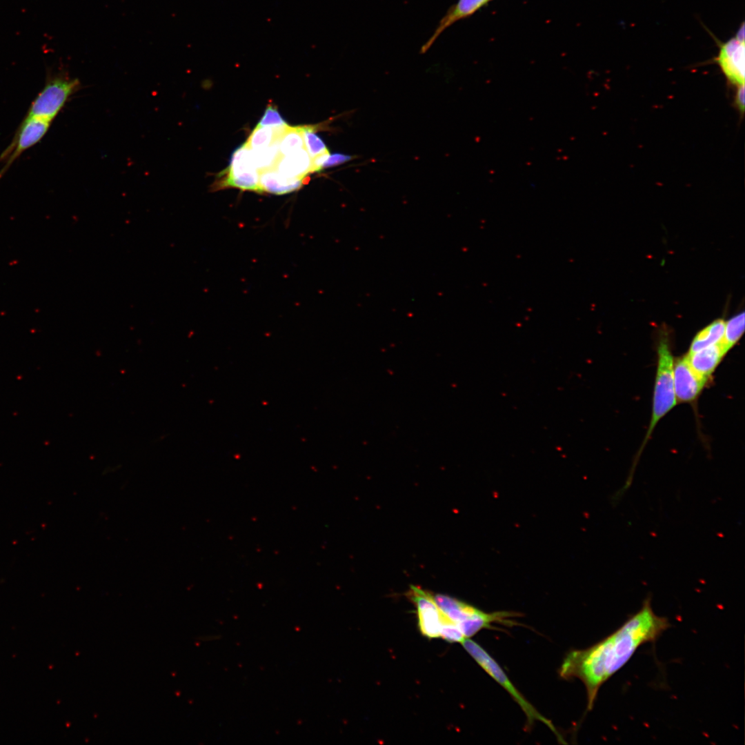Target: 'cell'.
Masks as SVG:
<instances>
[{
	"mask_svg": "<svg viewBox=\"0 0 745 745\" xmlns=\"http://www.w3.org/2000/svg\"><path fill=\"white\" fill-rule=\"evenodd\" d=\"M726 355L717 344L686 356L692 368L701 376L708 378Z\"/></svg>",
	"mask_w": 745,
	"mask_h": 745,
	"instance_id": "obj_14",
	"label": "cell"
},
{
	"mask_svg": "<svg viewBox=\"0 0 745 745\" xmlns=\"http://www.w3.org/2000/svg\"><path fill=\"white\" fill-rule=\"evenodd\" d=\"M256 167L251 149L246 142L237 148L231 156L225 177L212 187L213 190L235 188L261 194L259 171Z\"/></svg>",
	"mask_w": 745,
	"mask_h": 745,
	"instance_id": "obj_6",
	"label": "cell"
},
{
	"mask_svg": "<svg viewBox=\"0 0 745 745\" xmlns=\"http://www.w3.org/2000/svg\"><path fill=\"white\" fill-rule=\"evenodd\" d=\"M440 637L448 642H460L466 639L457 625L445 615L440 629Z\"/></svg>",
	"mask_w": 745,
	"mask_h": 745,
	"instance_id": "obj_21",
	"label": "cell"
},
{
	"mask_svg": "<svg viewBox=\"0 0 745 745\" xmlns=\"http://www.w3.org/2000/svg\"><path fill=\"white\" fill-rule=\"evenodd\" d=\"M736 95H735V105L738 108L739 110L744 112V85L737 86Z\"/></svg>",
	"mask_w": 745,
	"mask_h": 745,
	"instance_id": "obj_24",
	"label": "cell"
},
{
	"mask_svg": "<svg viewBox=\"0 0 745 745\" xmlns=\"http://www.w3.org/2000/svg\"><path fill=\"white\" fill-rule=\"evenodd\" d=\"M353 158V156L342 153L330 154L323 164V169L343 164L352 160Z\"/></svg>",
	"mask_w": 745,
	"mask_h": 745,
	"instance_id": "obj_23",
	"label": "cell"
},
{
	"mask_svg": "<svg viewBox=\"0 0 745 745\" xmlns=\"http://www.w3.org/2000/svg\"><path fill=\"white\" fill-rule=\"evenodd\" d=\"M251 150L255 164L259 172L275 168L281 156L279 151L278 141L267 147Z\"/></svg>",
	"mask_w": 745,
	"mask_h": 745,
	"instance_id": "obj_19",
	"label": "cell"
},
{
	"mask_svg": "<svg viewBox=\"0 0 745 745\" xmlns=\"http://www.w3.org/2000/svg\"><path fill=\"white\" fill-rule=\"evenodd\" d=\"M408 596L416 606L421 633L429 639L439 637L444 614L435 602L432 594L411 586Z\"/></svg>",
	"mask_w": 745,
	"mask_h": 745,
	"instance_id": "obj_8",
	"label": "cell"
},
{
	"mask_svg": "<svg viewBox=\"0 0 745 745\" xmlns=\"http://www.w3.org/2000/svg\"><path fill=\"white\" fill-rule=\"evenodd\" d=\"M278 147L281 156L306 149L303 126L292 127L288 125L278 141Z\"/></svg>",
	"mask_w": 745,
	"mask_h": 745,
	"instance_id": "obj_17",
	"label": "cell"
},
{
	"mask_svg": "<svg viewBox=\"0 0 745 745\" xmlns=\"http://www.w3.org/2000/svg\"><path fill=\"white\" fill-rule=\"evenodd\" d=\"M433 598L442 613L454 622L466 638H469L479 630L493 628L495 623L506 626L517 625L513 619L518 613L510 612L486 613L467 603L442 594L432 595Z\"/></svg>",
	"mask_w": 745,
	"mask_h": 745,
	"instance_id": "obj_2",
	"label": "cell"
},
{
	"mask_svg": "<svg viewBox=\"0 0 745 745\" xmlns=\"http://www.w3.org/2000/svg\"><path fill=\"white\" fill-rule=\"evenodd\" d=\"M305 179H288L281 175L275 168L266 169L259 172L261 194L285 195L299 190L304 183Z\"/></svg>",
	"mask_w": 745,
	"mask_h": 745,
	"instance_id": "obj_12",
	"label": "cell"
},
{
	"mask_svg": "<svg viewBox=\"0 0 745 745\" xmlns=\"http://www.w3.org/2000/svg\"><path fill=\"white\" fill-rule=\"evenodd\" d=\"M490 0H458L439 21L430 37L423 45L421 51L426 52L441 34L456 21L465 19L486 5Z\"/></svg>",
	"mask_w": 745,
	"mask_h": 745,
	"instance_id": "obj_11",
	"label": "cell"
},
{
	"mask_svg": "<svg viewBox=\"0 0 745 745\" xmlns=\"http://www.w3.org/2000/svg\"><path fill=\"white\" fill-rule=\"evenodd\" d=\"M708 378L699 375L689 364L686 356L673 364L674 389L679 402L694 401L700 394Z\"/></svg>",
	"mask_w": 745,
	"mask_h": 745,
	"instance_id": "obj_9",
	"label": "cell"
},
{
	"mask_svg": "<svg viewBox=\"0 0 745 745\" xmlns=\"http://www.w3.org/2000/svg\"><path fill=\"white\" fill-rule=\"evenodd\" d=\"M287 126L288 124L275 128L257 126L246 143L251 150L267 147L279 141Z\"/></svg>",
	"mask_w": 745,
	"mask_h": 745,
	"instance_id": "obj_16",
	"label": "cell"
},
{
	"mask_svg": "<svg viewBox=\"0 0 745 745\" xmlns=\"http://www.w3.org/2000/svg\"><path fill=\"white\" fill-rule=\"evenodd\" d=\"M744 331V312H742L725 322L724 333L719 342L724 351L727 352L739 341Z\"/></svg>",
	"mask_w": 745,
	"mask_h": 745,
	"instance_id": "obj_18",
	"label": "cell"
},
{
	"mask_svg": "<svg viewBox=\"0 0 745 745\" xmlns=\"http://www.w3.org/2000/svg\"><path fill=\"white\" fill-rule=\"evenodd\" d=\"M461 644L476 662L491 677L509 693L525 713L529 726L532 725L535 721H540L554 733L559 742L562 743L564 742L563 738L559 734L557 728L554 726L551 721L539 713V711H537L524 697L510 682L496 661L480 645L469 638L464 639L461 642Z\"/></svg>",
	"mask_w": 745,
	"mask_h": 745,
	"instance_id": "obj_5",
	"label": "cell"
},
{
	"mask_svg": "<svg viewBox=\"0 0 745 745\" xmlns=\"http://www.w3.org/2000/svg\"><path fill=\"white\" fill-rule=\"evenodd\" d=\"M315 128L314 126H303L305 148L311 159L329 152L324 141L315 132Z\"/></svg>",
	"mask_w": 745,
	"mask_h": 745,
	"instance_id": "obj_20",
	"label": "cell"
},
{
	"mask_svg": "<svg viewBox=\"0 0 745 745\" xmlns=\"http://www.w3.org/2000/svg\"><path fill=\"white\" fill-rule=\"evenodd\" d=\"M275 168L288 179H304L313 172L312 159L306 149L286 156H281Z\"/></svg>",
	"mask_w": 745,
	"mask_h": 745,
	"instance_id": "obj_13",
	"label": "cell"
},
{
	"mask_svg": "<svg viewBox=\"0 0 745 745\" xmlns=\"http://www.w3.org/2000/svg\"><path fill=\"white\" fill-rule=\"evenodd\" d=\"M51 122L37 118L25 117L9 146L0 155V179L12 164L26 150L34 146L47 133Z\"/></svg>",
	"mask_w": 745,
	"mask_h": 745,
	"instance_id": "obj_7",
	"label": "cell"
},
{
	"mask_svg": "<svg viewBox=\"0 0 745 745\" xmlns=\"http://www.w3.org/2000/svg\"><path fill=\"white\" fill-rule=\"evenodd\" d=\"M286 124V121L283 119L277 108L269 105L265 110L264 114L259 120L257 126L275 128Z\"/></svg>",
	"mask_w": 745,
	"mask_h": 745,
	"instance_id": "obj_22",
	"label": "cell"
},
{
	"mask_svg": "<svg viewBox=\"0 0 745 745\" xmlns=\"http://www.w3.org/2000/svg\"><path fill=\"white\" fill-rule=\"evenodd\" d=\"M725 321L722 319L713 321L701 330L693 338L689 348V354L694 353L708 346L719 344L723 338Z\"/></svg>",
	"mask_w": 745,
	"mask_h": 745,
	"instance_id": "obj_15",
	"label": "cell"
},
{
	"mask_svg": "<svg viewBox=\"0 0 745 745\" xmlns=\"http://www.w3.org/2000/svg\"><path fill=\"white\" fill-rule=\"evenodd\" d=\"M744 39L738 37L724 43L717 61L728 81L737 86L744 85Z\"/></svg>",
	"mask_w": 745,
	"mask_h": 745,
	"instance_id": "obj_10",
	"label": "cell"
},
{
	"mask_svg": "<svg viewBox=\"0 0 745 745\" xmlns=\"http://www.w3.org/2000/svg\"><path fill=\"white\" fill-rule=\"evenodd\" d=\"M677 404L673 380V357L666 336L662 335L657 346V366L653 390L652 416L642 448L659 421Z\"/></svg>",
	"mask_w": 745,
	"mask_h": 745,
	"instance_id": "obj_4",
	"label": "cell"
},
{
	"mask_svg": "<svg viewBox=\"0 0 745 745\" xmlns=\"http://www.w3.org/2000/svg\"><path fill=\"white\" fill-rule=\"evenodd\" d=\"M47 74L45 85L32 101L26 117L52 122L80 88V81L71 78L65 71Z\"/></svg>",
	"mask_w": 745,
	"mask_h": 745,
	"instance_id": "obj_3",
	"label": "cell"
},
{
	"mask_svg": "<svg viewBox=\"0 0 745 745\" xmlns=\"http://www.w3.org/2000/svg\"><path fill=\"white\" fill-rule=\"evenodd\" d=\"M670 626L667 618L655 614L648 596L641 608L608 636L586 649L569 653L559 675L584 683L587 708L591 710L602 684L622 668L641 646L656 641Z\"/></svg>",
	"mask_w": 745,
	"mask_h": 745,
	"instance_id": "obj_1",
	"label": "cell"
}]
</instances>
